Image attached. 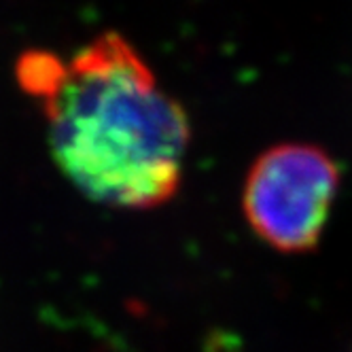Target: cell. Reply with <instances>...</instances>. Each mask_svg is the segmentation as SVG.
Here are the masks:
<instances>
[{
    "instance_id": "6da1fadb",
    "label": "cell",
    "mask_w": 352,
    "mask_h": 352,
    "mask_svg": "<svg viewBox=\"0 0 352 352\" xmlns=\"http://www.w3.org/2000/svg\"><path fill=\"white\" fill-rule=\"evenodd\" d=\"M17 79L41 102L54 162L87 199L148 210L179 191L187 113L121 34L98 36L66 60L30 52Z\"/></svg>"
},
{
    "instance_id": "7a4b0ae2",
    "label": "cell",
    "mask_w": 352,
    "mask_h": 352,
    "mask_svg": "<svg viewBox=\"0 0 352 352\" xmlns=\"http://www.w3.org/2000/svg\"><path fill=\"white\" fill-rule=\"evenodd\" d=\"M340 187V168L314 144H278L250 168L244 217L265 244L280 253H306L320 240Z\"/></svg>"
}]
</instances>
